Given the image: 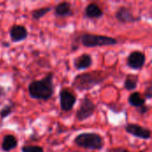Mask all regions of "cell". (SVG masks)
Listing matches in <instances>:
<instances>
[{
  "instance_id": "obj_1",
  "label": "cell",
  "mask_w": 152,
  "mask_h": 152,
  "mask_svg": "<svg viewBox=\"0 0 152 152\" xmlns=\"http://www.w3.org/2000/svg\"><path fill=\"white\" fill-rule=\"evenodd\" d=\"M53 79V74L49 73L45 77V78L31 82L28 86L29 96L36 100H49L54 93Z\"/></svg>"
},
{
  "instance_id": "obj_2",
  "label": "cell",
  "mask_w": 152,
  "mask_h": 152,
  "mask_svg": "<svg viewBox=\"0 0 152 152\" xmlns=\"http://www.w3.org/2000/svg\"><path fill=\"white\" fill-rule=\"evenodd\" d=\"M104 79L105 77H103V73L102 71L94 70L92 72H86L77 75L75 77L72 86L79 91H85L89 90L94 86L101 84Z\"/></svg>"
},
{
  "instance_id": "obj_3",
  "label": "cell",
  "mask_w": 152,
  "mask_h": 152,
  "mask_svg": "<svg viewBox=\"0 0 152 152\" xmlns=\"http://www.w3.org/2000/svg\"><path fill=\"white\" fill-rule=\"evenodd\" d=\"M74 142L80 148L92 151H100L103 148V138L95 133H83L78 134Z\"/></svg>"
},
{
  "instance_id": "obj_4",
  "label": "cell",
  "mask_w": 152,
  "mask_h": 152,
  "mask_svg": "<svg viewBox=\"0 0 152 152\" xmlns=\"http://www.w3.org/2000/svg\"><path fill=\"white\" fill-rule=\"evenodd\" d=\"M81 44L86 47H99L106 45H114L118 44V40L102 35H94V34H83L80 37Z\"/></svg>"
},
{
  "instance_id": "obj_5",
  "label": "cell",
  "mask_w": 152,
  "mask_h": 152,
  "mask_svg": "<svg viewBox=\"0 0 152 152\" xmlns=\"http://www.w3.org/2000/svg\"><path fill=\"white\" fill-rule=\"evenodd\" d=\"M96 110V105L94 102L87 97H85L81 100L79 108L77 110V118L78 121H84L90 117H92Z\"/></svg>"
},
{
  "instance_id": "obj_6",
  "label": "cell",
  "mask_w": 152,
  "mask_h": 152,
  "mask_svg": "<svg viewBox=\"0 0 152 152\" xmlns=\"http://www.w3.org/2000/svg\"><path fill=\"white\" fill-rule=\"evenodd\" d=\"M125 129L131 135H134V137H137L140 139L148 140L151 137V130L137 124H127Z\"/></svg>"
},
{
  "instance_id": "obj_7",
  "label": "cell",
  "mask_w": 152,
  "mask_h": 152,
  "mask_svg": "<svg viewBox=\"0 0 152 152\" xmlns=\"http://www.w3.org/2000/svg\"><path fill=\"white\" fill-rule=\"evenodd\" d=\"M77 102V97L69 90L63 89L60 93V104L63 111H69L73 109Z\"/></svg>"
},
{
  "instance_id": "obj_8",
  "label": "cell",
  "mask_w": 152,
  "mask_h": 152,
  "mask_svg": "<svg viewBox=\"0 0 152 152\" xmlns=\"http://www.w3.org/2000/svg\"><path fill=\"white\" fill-rule=\"evenodd\" d=\"M145 54L140 51L132 52L127 57V65L133 69H141L145 64Z\"/></svg>"
},
{
  "instance_id": "obj_9",
  "label": "cell",
  "mask_w": 152,
  "mask_h": 152,
  "mask_svg": "<svg viewBox=\"0 0 152 152\" xmlns=\"http://www.w3.org/2000/svg\"><path fill=\"white\" fill-rule=\"evenodd\" d=\"M116 18L122 23H131L140 20L139 17H135L130 8L126 6H120L116 12Z\"/></svg>"
},
{
  "instance_id": "obj_10",
  "label": "cell",
  "mask_w": 152,
  "mask_h": 152,
  "mask_svg": "<svg viewBox=\"0 0 152 152\" xmlns=\"http://www.w3.org/2000/svg\"><path fill=\"white\" fill-rule=\"evenodd\" d=\"M28 30L21 25H14L10 29V37L12 41L14 43L25 40L28 37Z\"/></svg>"
},
{
  "instance_id": "obj_11",
  "label": "cell",
  "mask_w": 152,
  "mask_h": 152,
  "mask_svg": "<svg viewBox=\"0 0 152 152\" xmlns=\"http://www.w3.org/2000/svg\"><path fill=\"white\" fill-rule=\"evenodd\" d=\"M92 63H93V59L91 55L87 53H84L78 56L74 61V66L76 67L77 69H79V70L88 69L89 67H91Z\"/></svg>"
},
{
  "instance_id": "obj_12",
  "label": "cell",
  "mask_w": 152,
  "mask_h": 152,
  "mask_svg": "<svg viewBox=\"0 0 152 152\" xmlns=\"http://www.w3.org/2000/svg\"><path fill=\"white\" fill-rule=\"evenodd\" d=\"M54 12L58 17H67L72 15L71 5L69 2H61L58 4L54 8Z\"/></svg>"
},
{
  "instance_id": "obj_13",
  "label": "cell",
  "mask_w": 152,
  "mask_h": 152,
  "mask_svg": "<svg viewBox=\"0 0 152 152\" xmlns=\"http://www.w3.org/2000/svg\"><path fill=\"white\" fill-rule=\"evenodd\" d=\"M85 14L88 18L97 19V18H101L103 15V12L102 11V9L99 7L98 4H96L94 3H92V4H89L86 7Z\"/></svg>"
},
{
  "instance_id": "obj_14",
  "label": "cell",
  "mask_w": 152,
  "mask_h": 152,
  "mask_svg": "<svg viewBox=\"0 0 152 152\" xmlns=\"http://www.w3.org/2000/svg\"><path fill=\"white\" fill-rule=\"evenodd\" d=\"M17 145H18V141L16 137L12 134H7L4 137L1 147L4 151L8 152L15 149Z\"/></svg>"
},
{
  "instance_id": "obj_15",
  "label": "cell",
  "mask_w": 152,
  "mask_h": 152,
  "mask_svg": "<svg viewBox=\"0 0 152 152\" xmlns=\"http://www.w3.org/2000/svg\"><path fill=\"white\" fill-rule=\"evenodd\" d=\"M128 102L131 106L136 107L137 109L145 105L146 99L142 97V94L138 92H134L131 94L128 97Z\"/></svg>"
},
{
  "instance_id": "obj_16",
  "label": "cell",
  "mask_w": 152,
  "mask_h": 152,
  "mask_svg": "<svg viewBox=\"0 0 152 152\" xmlns=\"http://www.w3.org/2000/svg\"><path fill=\"white\" fill-rule=\"evenodd\" d=\"M138 77L136 75H133V74H129L126 76V80H125V84L124 86L127 91H133L137 87L138 85Z\"/></svg>"
},
{
  "instance_id": "obj_17",
  "label": "cell",
  "mask_w": 152,
  "mask_h": 152,
  "mask_svg": "<svg viewBox=\"0 0 152 152\" xmlns=\"http://www.w3.org/2000/svg\"><path fill=\"white\" fill-rule=\"evenodd\" d=\"M50 11H51V7H41V8L36 9L32 12V17L35 20H39Z\"/></svg>"
},
{
  "instance_id": "obj_18",
  "label": "cell",
  "mask_w": 152,
  "mask_h": 152,
  "mask_svg": "<svg viewBox=\"0 0 152 152\" xmlns=\"http://www.w3.org/2000/svg\"><path fill=\"white\" fill-rule=\"evenodd\" d=\"M22 152H44L42 147L36 146V145H30V146H23L21 148Z\"/></svg>"
},
{
  "instance_id": "obj_19",
  "label": "cell",
  "mask_w": 152,
  "mask_h": 152,
  "mask_svg": "<svg viewBox=\"0 0 152 152\" xmlns=\"http://www.w3.org/2000/svg\"><path fill=\"white\" fill-rule=\"evenodd\" d=\"M12 111V105H6L0 110V118H4L8 117Z\"/></svg>"
},
{
  "instance_id": "obj_20",
  "label": "cell",
  "mask_w": 152,
  "mask_h": 152,
  "mask_svg": "<svg viewBox=\"0 0 152 152\" xmlns=\"http://www.w3.org/2000/svg\"><path fill=\"white\" fill-rule=\"evenodd\" d=\"M144 98L146 100H149V99H151L152 98V82H151L145 88V91H144Z\"/></svg>"
},
{
  "instance_id": "obj_21",
  "label": "cell",
  "mask_w": 152,
  "mask_h": 152,
  "mask_svg": "<svg viewBox=\"0 0 152 152\" xmlns=\"http://www.w3.org/2000/svg\"><path fill=\"white\" fill-rule=\"evenodd\" d=\"M137 110H138V112H139L140 114L143 115V114H146V113L150 110V107H149V106H147V105L145 104V105H143V106H142V107L138 108Z\"/></svg>"
},
{
  "instance_id": "obj_22",
  "label": "cell",
  "mask_w": 152,
  "mask_h": 152,
  "mask_svg": "<svg viewBox=\"0 0 152 152\" xmlns=\"http://www.w3.org/2000/svg\"><path fill=\"white\" fill-rule=\"evenodd\" d=\"M111 152H129V151L124 148H116V149H113Z\"/></svg>"
},
{
  "instance_id": "obj_23",
  "label": "cell",
  "mask_w": 152,
  "mask_h": 152,
  "mask_svg": "<svg viewBox=\"0 0 152 152\" xmlns=\"http://www.w3.org/2000/svg\"><path fill=\"white\" fill-rule=\"evenodd\" d=\"M139 152H143V151H139Z\"/></svg>"
}]
</instances>
